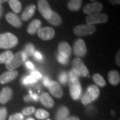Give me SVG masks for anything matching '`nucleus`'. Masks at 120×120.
<instances>
[{"label": "nucleus", "mask_w": 120, "mask_h": 120, "mask_svg": "<svg viewBox=\"0 0 120 120\" xmlns=\"http://www.w3.org/2000/svg\"><path fill=\"white\" fill-rule=\"evenodd\" d=\"M100 91L98 87L95 85H90L86 90V93L81 98L82 103L83 105H87L97 99L99 95Z\"/></svg>", "instance_id": "1"}, {"label": "nucleus", "mask_w": 120, "mask_h": 120, "mask_svg": "<svg viewBox=\"0 0 120 120\" xmlns=\"http://www.w3.org/2000/svg\"><path fill=\"white\" fill-rule=\"evenodd\" d=\"M17 43L18 39L13 34L7 32L0 34V48L10 49L16 46Z\"/></svg>", "instance_id": "2"}, {"label": "nucleus", "mask_w": 120, "mask_h": 120, "mask_svg": "<svg viewBox=\"0 0 120 120\" xmlns=\"http://www.w3.org/2000/svg\"><path fill=\"white\" fill-rule=\"evenodd\" d=\"M27 56L23 52H18L13 54V58L5 64L6 68L9 71H15L16 69L20 67L27 59Z\"/></svg>", "instance_id": "3"}, {"label": "nucleus", "mask_w": 120, "mask_h": 120, "mask_svg": "<svg viewBox=\"0 0 120 120\" xmlns=\"http://www.w3.org/2000/svg\"><path fill=\"white\" fill-rule=\"evenodd\" d=\"M71 66L72 69L77 73L79 77H86L89 75V70L81 58H74L71 62Z\"/></svg>", "instance_id": "4"}, {"label": "nucleus", "mask_w": 120, "mask_h": 120, "mask_svg": "<svg viewBox=\"0 0 120 120\" xmlns=\"http://www.w3.org/2000/svg\"><path fill=\"white\" fill-rule=\"evenodd\" d=\"M69 90L71 97L73 100H77L82 95V86L79 79H69Z\"/></svg>", "instance_id": "5"}, {"label": "nucleus", "mask_w": 120, "mask_h": 120, "mask_svg": "<svg viewBox=\"0 0 120 120\" xmlns=\"http://www.w3.org/2000/svg\"><path fill=\"white\" fill-rule=\"evenodd\" d=\"M96 31V27L95 26L92 25H88V24H82L74 27L73 31V34L79 36V37H83V36H87L94 34Z\"/></svg>", "instance_id": "6"}, {"label": "nucleus", "mask_w": 120, "mask_h": 120, "mask_svg": "<svg viewBox=\"0 0 120 120\" xmlns=\"http://www.w3.org/2000/svg\"><path fill=\"white\" fill-rule=\"evenodd\" d=\"M86 23L88 25L95 26L96 24L105 23L108 21V16L105 13H95L86 17Z\"/></svg>", "instance_id": "7"}, {"label": "nucleus", "mask_w": 120, "mask_h": 120, "mask_svg": "<svg viewBox=\"0 0 120 120\" xmlns=\"http://www.w3.org/2000/svg\"><path fill=\"white\" fill-rule=\"evenodd\" d=\"M38 8L43 18L47 20L49 19L52 15V9L47 0H38Z\"/></svg>", "instance_id": "8"}, {"label": "nucleus", "mask_w": 120, "mask_h": 120, "mask_svg": "<svg viewBox=\"0 0 120 120\" xmlns=\"http://www.w3.org/2000/svg\"><path fill=\"white\" fill-rule=\"evenodd\" d=\"M73 53L79 58L86 56L87 53V47L85 41L82 39H78L74 42Z\"/></svg>", "instance_id": "9"}, {"label": "nucleus", "mask_w": 120, "mask_h": 120, "mask_svg": "<svg viewBox=\"0 0 120 120\" xmlns=\"http://www.w3.org/2000/svg\"><path fill=\"white\" fill-rule=\"evenodd\" d=\"M102 9H103V5L100 2L95 1L85 5L83 9V11L86 15H90L100 13Z\"/></svg>", "instance_id": "10"}, {"label": "nucleus", "mask_w": 120, "mask_h": 120, "mask_svg": "<svg viewBox=\"0 0 120 120\" xmlns=\"http://www.w3.org/2000/svg\"><path fill=\"white\" fill-rule=\"evenodd\" d=\"M55 30L51 27H44L38 30V37L42 40L47 41L50 40L55 36Z\"/></svg>", "instance_id": "11"}, {"label": "nucleus", "mask_w": 120, "mask_h": 120, "mask_svg": "<svg viewBox=\"0 0 120 120\" xmlns=\"http://www.w3.org/2000/svg\"><path fill=\"white\" fill-rule=\"evenodd\" d=\"M47 87L49 89V92L54 97H56L57 98H61L63 96V94H64L63 90L61 86L59 84V83L51 80Z\"/></svg>", "instance_id": "12"}, {"label": "nucleus", "mask_w": 120, "mask_h": 120, "mask_svg": "<svg viewBox=\"0 0 120 120\" xmlns=\"http://www.w3.org/2000/svg\"><path fill=\"white\" fill-rule=\"evenodd\" d=\"M5 19L10 25L15 27L19 28L22 26V20L16 13L9 12L6 14Z\"/></svg>", "instance_id": "13"}, {"label": "nucleus", "mask_w": 120, "mask_h": 120, "mask_svg": "<svg viewBox=\"0 0 120 120\" xmlns=\"http://www.w3.org/2000/svg\"><path fill=\"white\" fill-rule=\"evenodd\" d=\"M18 75L17 71H8L0 75V84H5L13 81Z\"/></svg>", "instance_id": "14"}, {"label": "nucleus", "mask_w": 120, "mask_h": 120, "mask_svg": "<svg viewBox=\"0 0 120 120\" xmlns=\"http://www.w3.org/2000/svg\"><path fill=\"white\" fill-rule=\"evenodd\" d=\"M71 52H72V49L68 42L66 41L60 42L58 45V53L60 55L69 59V57L71 55Z\"/></svg>", "instance_id": "15"}, {"label": "nucleus", "mask_w": 120, "mask_h": 120, "mask_svg": "<svg viewBox=\"0 0 120 120\" xmlns=\"http://www.w3.org/2000/svg\"><path fill=\"white\" fill-rule=\"evenodd\" d=\"M13 96V91L9 87H4L1 91L0 92V103L5 104L12 98Z\"/></svg>", "instance_id": "16"}, {"label": "nucleus", "mask_w": 120, "mask_h": 120, "mask_svg": "<svg viewBox=\"0 0 120 120\" xmlns=\"http://www.w3.org/2000/svg\"><path fill=\"white\" fill-rule=\"evenodd\" d=\"M35 9H36V7L34 4H30L28 6H27L22 13L21 18L22 20L25 22L30 20L34 15Z\"/></svg>", "instance_id": "17"}, {"label": "nucleus", "mask_w": 120, "mask_h": 120, "mask_svg": "<svg viewBox=\"0 0 120 120\" xmlns=\"http://www.w3.org/2000/svg\"><path fill=\"white\" fill-rule=\"evenodd\" d=\"M41 22L39 19H34L32 22H30V23L27 27V33L30 35H34L41 28Z\"/></svg>", "instance_id": "18"}, {"label": "nucleus", "mask_w": 120, "mask_h": 120, "mask_svg": "<svg viewBox=\"0 0 120 120\" xmlns=\"http://www.w3.org/2000/svg\"><path fill=\"white\" fill-rule=\"evenodd\" d=\"M40 101L45 107L52 108L54 106V101L47 93H43L40 96Z\"/></svg>", "instance_id": "19"}, {"label": "nucleus", "mask_w": 120, "mask_h": 120, "mask_svg": "<svg viewBox=\"0 0 120 120\" xmlns=\"http://www.w3.org/2000/svg\"><path fill=\"white\" fill-rule=\"evenodd\" d=\"M108 80L112 86H117L120 82V73L116 70H111L108 73Z\"/></svg>", "instance_id": "20"}, {"label": "nucleus", "mask_w": 120, "mask_h": 120, "mask_svg": "<svg viewBox=\"0 0 120 120\" xmlns=\"http://www.w3.org/2000/svg\"><path fill=\"white\" fill-rule=\"evenodd\" d=\"M69 115V111L68 108L65 106H61L60 107L56 113V120H65L67 117H68Z\"/></svg>", "instance_id": "21"}, {"label": "nucleus", "mask_w": 120, "mask_h": 120, "mask_svg": "<svg viewBox=\"0 0 120 120\" xmlns=\"http://www.w3.org/2000/svg\"><path fill=\"white\" fill-rule=\"evenodd\" d=\"M47 22L54 26H59L62 23V20L60 15L54 11H52V15L49 19H47Z\"/></svg>", "instance_id": "22"}, {"label": "nucleus", "mask_w": 120, "mask_h": 120, "mask_svg": "<svg viewBox=\"0 0 120 120\" xmlns=\"http://www.w3.org/2000/svg\"><path fill=\"white\" fill-rule=\"evenodd\" d=\"M82 5V0H69L68 4V8L71 11H79Z\"/></svg>", "instance_id": "23"}, {"label": "nucleus", "mask_w": 120, "mask_h": 120, "mask_svg": "<svg viewBox=\"0 0 120 120\" xmlns=\"http://www.w3.org/2000/svg\"><path fill=\"white\" fill-rule=\"evenodd\" d=\"M13 53L11 51H6L0 54V64H6L13 58Z\"/></svg>", "instance_id": "24"}, {"label": "nucleus", "mask_w": 120, "mask_h": 120, "mask_svg": "<svg viewBox=\"0 0 120 120\" xmlns=\"http://www.w3.org/2000/svg\"><path fill=\"white\" fill-rule=\"evenodd\" d=\"M9 5L15 13H19L22 11V5L19 0H9Z\"/></svg>", "instance_id": "25"}, {"label": "nucleus", "mask_w": 120, "mask_h": 120, "mask_svg": "<svg viewBox=\"0 0 120 120\" xmlns=\"http://www.w3.org/2000/svg\"><path fill=\"white\" fill-rule=\"evenodd\" d=\"M93 80L95 83V86H98L101 87H103L106 85L105 80L104 79L103 76L99 73H95L93 75Z\"/></svg>", "instance_id": "26"}, {"label": "nucleus", "mask_w": 120, "mask_h": 120, "mask_svg": "<svg viewBox=\"0 0 120 120\" xmlns=\"http://www.w3.org/2000/svg\"><path fill=\"white\" fill-rule=\"evenodd\" d=\"M35 116L38 120H45L49 116V113L43 109H38L35 112Z\"/></svg>", "instance_id": "27"}, {"label": "nucleus", "mask_w": 120, "mask_h": 120, "mask_svg": "<svg viewBox=\"0 0 120 120\" xmlns=\"http://www.w3.org/2000/svg\"><path fill=\"white\" fill-rule=\"evenodd\" d=\"M26 54L27 57L28 56H31L34 55L35 52V48L34 46L31 44V43H28L27 44L25 48H24V51H23Z\"/></svg>", "instance_id": "28"}, {"label": "nucleus", "mask_w": 120, "mask_h": 120, "mask_svg": "<svg viewBox=\"0 0 120 120\" xmlns=\"http://www.w3.org/2000/svg\"><path fill=\"white\" fill-rule=\"evenodd\" d=\"M58 79H59V82H60L61 84L65 85V84L68 82V74L66 73L65 71H61V72L59 74V75H58Z\"/></svg>", "instance_id": "29"}, {"label": "nucleus", "mask_w": 120, "mask_h": 120, "mask_svg": "<svg viewBox=\"0 0 120 120\" xmlns=\"http://www.w3.org/2000/svg\"><path fill=\"white\" fill-rule=\"evenodd\" d=\"M22 83L25 86H27L28 84H31V83H34L35 82H37L35 79L34 77L31 75H28V76H25V77H23L22 79Z\"/></svg>", "instance_id": "30"}, {"label": "nucleus", "mask_w": 120, "mask_h": 120, "mask_svg": "<svg viewBox=\"0 0 120 120\" xmlns=\"http://www.w3.org/2000/svg\"><path fill=\"white\" fill-rule=\"evenodd\" d=\"M35 112V109L33 106H30V107H25L24 109H23L22 110V114L23 116H30L33 113H34Z\"/></svg>", "instance_id": "31"}, {"label": "nucleus", "mask_w": 120, "mask_h": 120, "mask_svg": "<svg viewBox=\"0 0 120 120\" xmlns=\"http://www.w3.org/2000/svg\"><path fill=\"white\" fill-rule=\"evenodd\" d=\"M24 116L22 113H17L9 116L8 120H23Z\"/></svg>", "instance_id": "32"}, {"label": "nucleus", "mask_w": 120, "mask_h": 120, "mask_svg": "<svg viewBox=\"0 0 120 120\" xmlns=\"http://www.w3.org/2000/svg\"><path fill=\"white\" fill-rule=\"evenodd\" d=\"M8 116V109L5 107L0 108V120H6Z\"/></svg>", "instance_id": "33"}, {"label": "nucleus", "mask_w": 120, "mask_h": 120, "mask_svg": "<svg viewBox=\"0 0 120 120\" xmlns=\"http://www.w3.org/2000/svg\"><path fill=\"white\" fill-rule=\"evenodd\" d=\"M57 60L59 63L63 65L68 64L69 62V59L66 58V57H64V56H61L59 53L57 54Z\"/></svg>", "instance_id": "34"}, {"label": "nucleus", "mask_w": 120, "mask_h": 120, "mask_svg": "<svg viewBox=\"0 0 120 120\" xmlns=\"http://www.w3.org/2000/svg\"><path fill=\"white\" fill-rule=\"evenodd\" d=\"M30 75L34 77L36 81H38L39 79H41V73H39V71H32L31 72Z\"/></svg>", "instance_id": "35"}, {"label": "nucleus", "mask_w": 120, "mask_h": 120, "mask_svg": "<svg viewBox=\"0 0 120 120\" xmlns=\"http://www.w3.org/2000/svg\"><path fill=\"white\" fill-rule=\"evenodd\" d=\"M68 77L69 79H74V78H77V79H79V76L77 75V74L74 71H73V69H71L70 71H69V73L68 74Z\"/></svg>", "instance_id": "36"}, {"label": "nucleus", "mask_w": 120, "mask_h": 120, "mask_svg": "<svg viewBox=\"0 0 120 120\" xmlns=\"http://www.w3.org/2000/svg\"><path fill=\"white\" fill-rule=\"evenodd\" d=\"M34 55L35 58L37 60H38V61H41V60H43V56H42L39 52H35L34 53Z\"/></svg>", "instance_id": "37"}, {"label": "nucleus", "mask_w": 120, "mask_h": 120, "mask_svg": "<svg viewBox=\"0 0 120 120\" xmlns=\"http://www.w3.org/2000/svg\"><path fill=\"white\" fill-rule=\"evenodd\" d=\"M26 66L28 69H32V70L34 69V64H33L31 61H26Z\"/></svg>", "instance_id": "38"}, {"label": "nucleus", "mask_w": 120, "mask_h": 120, "mask_svg": "<svg viewBox=\"0 0 120 120\" xmlns=\"http://www.w3.org/2000/svg\"><path fill=\"white\" fill-rule=\"evenodd\" d=\"M120 51L119 50L117 54H116V64L118 66H120Z\"/></svg>", "instance_id": "39"}, {"label": "nucleus", "mask_w": 120, "mask_h": 120, "mask_svg": "<svg viewBox=\"0 0 120 120\" xmlns=\"http://www.w3.org/2000/svg\"><path fill=\"white\" fill-rule=\"evenodd\" d=\"M43 84H44V86H46V87H48L49 86V83L51 82V80L48 78L47 77H45L43 78Z\"/></svg>", "instance_id": "40"}, {"label": "nucleus", "mask_w": 120, "mask_h": 120, "mask_svg": "<svg viewBox=\"0 0 120 120\" xmlns=\"http://www.w3.org/2000/svg\"><path fill=\"white\" fill-rule=\"evenodd\" d=\"M30 96L32 99V101H38L39 100V96L37 94H31L30 92Z\"/></svg>", "instance_id": "41"}, {"label": "nucleus", "mask_w": 120, "mask_h": 120, "mask_svg": "<svg viewBox=\"0 0 120 120\" xmlns=\"http://www.w3.org/2000/svg\"><path fill=\"white\" fill-rule=\"evenodd\" d=\"M109 2L113 5H119L120 4V0H109Z\"/></svg>", "instance_id": "42"}, {"label": "nucleus", "mask_w": 120, "mask_h": 120, "mask_svg": "<svg viewBox=\"0 0 120 120\" xmlns=\"http://www.w3.org/2000/svg\"><path fill=\"white\" fill-rule=\"evenodd\" d=\"M65 120H80L77 117L75 116H71V117H67Z\"/></svg>", "instance_id": "43"}, {"label": "nucleus", "mask_w": 120, "mask_h": 120, "mask_svg": "<svg viewBox=\"0 0 120 120\" xmlns=\"http://www.w3.org/2000/svg\"><path fill=\"white\" fill-rule=\"evenodd\" d=\"M3 14H4V8H3L2 5L0 4V19L2 17Z\"/></svg>", "instance_id": "44"}, {"label": "nucleus", "mask_w": 120, "mask_h": 120, "mask_svg": "<svg viewBox=\"0 0 120 120\" xmlns=\"http://www.w3.org/2000/svg\"><path fill=\"white\" fill-rule=\"evenodd\" d=\"M9 0H0V4H4V3H5L6 1H8Z\"/></svg>", "instance_id": "45"}, {"label": "nucleus", "mask_w": 120, "mask_h": 120, "mask_svg": "<svg viewBox=\"0 0 120 120\" xmlns=\"http://www.w3.org/2000/svg\"><path fill=\"white\" fill-rule=\"evenodd\" d=\"M26 120H35L34 118H32V117H28V118H27Z\"/></svg>", "instance_id": "46"}, {"label": "nucleus", "mask_w": 120, "mask_h": 120, "mask_svg": "<svg viewBox=\"0 0 120 120\" xmlns=\"http://www.w3.org/2000/svg\"><path fill=\"white\" fill-rule=\"evenodd\" d=\"M50 120V119H47V120Z\"/></svg>", "instance_id": "47"}, {"label": "nucleus", "mask_w": 120, "mask_h": 120, "mask_svg": "<svg viewBox=\"0 0 120 120\" xmlns=\"http://www.w3.org/2000/svg\"><path fill=\"white\" fill-rule=\"evenodd\" d=\"M90 1H95V0H90Z\"/></svg>", "instance_id": "48"}]
</instances>
